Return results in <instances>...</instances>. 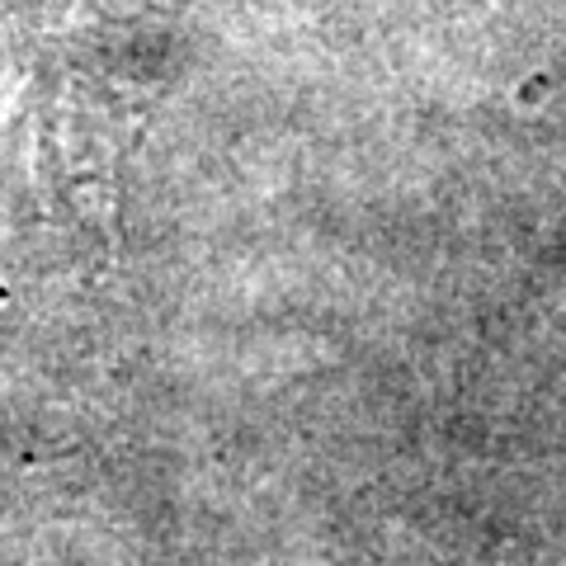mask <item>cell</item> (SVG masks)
Listing matches in <instances>:
<instances>
[{"instance_id":"cell-1","label":"cell","mask_w":566,"mask_h":566,"mask_svg":"<svg viewBox=\"0 0 566 566\" xmlns=\"http://www.w3.org/2000/svg\"><path fill=\"white\" fill-rule=\"evenodd\" d=\"M147 99L76 24H0V293L109 279Z\"/></svg>"}]
</instances>
